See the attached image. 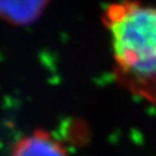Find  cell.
Instances as JSON below:
<instances>
[{"mask_svg":"<svg viewBox=\"0 0 156 156\" xmlns=\"http://www.w3.org/2000/svg\"><path fill=\"white\" fill-rule=\"evenodd\" d=\"M115 78L131 90L156 89V7L140 0L112 2L103 13Z\"/></svg>","mask_w":156,"mask_h":156,"instance_id":"cell-1","label":"cell"},{"mask_svg":"<svg viewBox=\"0 0 156 156\" xmlns=\"http://www.w3.org/2000/svg\"><path fill=\"white\" fill-rule=\"evenodd\" d=\"M12 156H68L67 149L50 132L37 128L14 144Z\"/></svg>","mask_w":156,"mask_h":156,"instance_id":"cell-2","label":"cell"},{"mask_svg":"<svg viewBox=\"0 0 156 156\" xmlns=\"http://www.w3.org/2000/svg\"><path fill=\"white\" fill-rule=\"evenodd\" d=\"M49 0H0V19L16 26L36 21Z\"/></svg>","mask_w":156,"mask_h":156,"instance_id":"cell-3","label":"cell"}]
</instances>
